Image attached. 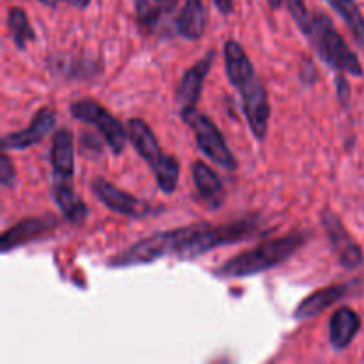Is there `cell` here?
Returning a JSON list of instances; mask_svg holds the SVG:
<instances>
[{
  "mask_svg": "<svg viewBox=\"0 0 364 364\" xmlns=\"http://www.w3.org/2000/svg\"><path fill=\"white\" fill-rule=\"evenodd\" d=\"M57 116L52 109H39L27 128L4 135L2 151H9V149H18L20 151V149L36 146L53 130Z\"/></svg>",
  "mask_w": 364,
  "mask_h": 364,
  "instance_id": "12",
  "label": "cell"
},
{
  "mask_svg": "<svg viewBox=\"0 0 364 364\" xmlns=\"http://www.w3.org/2000/svg\"><path fill=\"white\" fill-rule=\"evenodd\" d=\"M355 288H358V283H343L333 284V287L322 288V290H316L315 294L306 297L304 301L297 306L294 316L297 320L313 318V316L320 315V313L326 311V309L331 308L333 304L340 302L341 299L354 294Z\"/></svg>",
  "mask_w": 364,
  "mask_h": 364,
  "instance_id": "14",
  "label": "cell"
},
{
  "mask_svg": "<svg viewBox=\"0 0 364 364\" xmlns=\"http://www.w3.org/2000/svg\"><path fill=\"white\" fill-rule=\"evenodd\" d=\"M329 6L345 21L359 46H364V16L355 0H327Z\"/></svg>",
  "mask_w": 364,
  "mask_h": 364,
  "instance_id": "20",
  "label": "cell"
},
{
  "mask_svg": "<svg viewBox=\"0 0 364 364\" xmlns=\"http://www.w3.org/2000/svg\"><path fill=\"white\" fill-rule=\"evenodd\" d=\"M57 226H59V219L53 215L23 219L7 231H4L2 240H0V249H2V252H9L13 249L28 244V242H34L38 238L45 237V235H50Z\"/></svg>",
  "mask_w": 364,
  "mask_h": 364,
  "instance_id": "11",
  "label": "cell"
},
{
  "mask_svg": "<svg viewBox=\"0 0 364 364\" xmlns=\"http://www.w3.org/2000/svg\"><path fill=\"white\" fill-rule=\"evenodd\" d=\"M192 180L201 201L210 210H219L226 201V188L213 169H210L205 162H196L192 166Z\"/></svg>",
  "mask_w": 364,
  "mask_h": 364,
  "instance_id": "15",
  "label": "cell"
},
{
  "mask_svg": "<svg viewBox=\"0 0 364 364\" xmlns=\"http://www.w3.org/2000/svg\"><path fill=\"white\" fill-rule=\"evenodd\" d=\"M176 231H162V233L151 235L148 238L135 242L134 245L127 249V251L119 252L114 256L109 262L110 267H134V265H148V263L156 262V259L164 258V256L174 255V237Z\"/></svg>",
  "mask_w": 364,
  "mask_h": 364,
  "instance_id": "8",
  "label": "cell"
},
{
  "mask_svg": "<svg viewBox=\"0 0 364 364\" xmlns=\"http://www.w3.org/2000/svg\"><path fill=\"white\" fill-rule=\"evenodd\" d=\"M288 7V13L295 20L297 27L301 28L302 34L306 36L309 45L316 52V55L333 66L341 73L354 75V77H363V66L359 57L348 43L345 41L343 36L334 27L333 20L322 11H309L306 7L304 0H284Z\"/></svg>",
  "mask_w": 364,
  "mask_h": 364,
  "instance_id": "1",
  "label": "cell"
},
{
  "mask_svg": "<svg viewBox=\"0 0 364 364\" xmlns=\"http://www.w3.org/2000/svg\"><path fill=\"white\" fill-rule=\"evenodd\" d=\"M361 331V316L350 308H340L334 311L329 322V341L336 350H343L355 340Z\"/></svg>",
  "mask_w": 364,
  "mask_h": 364,
  "instance_id": "17",
  "label": "cell"
},
{
  "mask_svg": "<svg viewBox=\"0 0 364 364\" xmlns=\"http://www.w3.org/2000/svg\"><path fill=\"white\" fill-rule=\"evenodd\" d=\"M213 60H215V50H208L206 55L201 60H198L191 70L185 71L181 80L178 82L176 102L181 110L196 109V105L199 102V96H201L206 75L210 73V70L213 66Z\"/></svg>",
  "mask_w": 364,
  "mask_h": 364,
  "instance_id": "13",
  "label": "cell"
},
{
  "mask_svg": "<svg viewBox=\"0 0 364 364\" xmlns=\"http://www.w3.org/2000/svg\"><path fill=\"white\" fill-rule=\"evenodd\" d=\"M66 2L71 4V6L78 7V9H84V7L89 6V2H91V0H66Z\"/></svg>",
  "mask_w": 364,
  "mask_h": 364,
  "instance_id": "27",
  "label": "cell"
},
{
  "mask_svg": "<svg viewBox=\"0 0 364 364\" xmlns=\"http://www.w3.org/2000/svg\"><path fill=\"white\" fill-rule=\"evenodd\" d=\"M53 180H71L75 171V151L73 135L68 128H59L52 139V151H50Z\"/></svg>",
  "mask_w": 364,
  "mask_h": 364,
  "instance_id": "16",
  "label": "cell"
},
{
  "mask_svg": "<svg viewBox=\"0 0 364 364\" xmlns=\"http://www.w3.org/2000/svg\"><path fill=\"white\" fill-rule=\"evenodd\" d=\"M92 192L96 198L103 203L112 212L121 213L130 219H144V217L151 215L153 206L149 203L142 201V199L135 198V196L128 194V192L121 191L116 185L109 183L103 178H95L91 183Z\"/></svg>",
  "mask_w": 364,
  "mask_h": 364,
  "instance_id": "10",
  "label": "cell"
},
{
  "mask_svg": "<svg viewBox=\"0 0 364 364\" xmlns=\"http://www.w3.org/2000/svg\"><path fill=\"white\" fill-rule=\"evenodd\" d=\"M224 60H226V75L231 85L240 92L244 114L247 117L252 135L258 141H263L269 132L270 119V103L265 87L259 82L255 66L238 41L231 39L224 43Z\"/></svg>",
  "mask_w": 364,
  "mask_h": 364,
  "instance_id": "2",
  "label": "cell"
},
{
  "mask_svg": "<svg viewBox=\"0 0 364 364\" xmlns=\"http://www.w3.org/2000/svg\"><path fill=\"white\" fill-rule=\"evenodd\" d=\"M212 2L223 16H228V14L233 13V6H235L233 0H212Z\"/></svg>",
  "mask_w": 364,
  "mask_h": 364,
  "instance_id": "25",
  "label": "cell"
},
{
  "mask_svg": "<svg viewBox=\"0 0 364 364\" xmlns=\"http://www.w3.org/2000/svg\"><path fill=\"white\" fill-rule=\"evenodd\" d=\"M39 2H43V4H45V6L55 7V6H57V2H59V0H39Z\"/></svg>",
  "mask_w": 364,
  "mask_h": 364,
  "instance_id": "29",
  "label": "cell"
},
{
  "mask_svg": "<svg viewBox=\"0 0 364 364\" xmlns=\"http://www.w3.org/2000/svg\"><path fill=\"white\" fill-rule=\"evenodd\" d=\"M309 238H311L309 231H295L288 237L262 242L255 249L240 252L223 263L215 270V276L220 279H233V277H249L276 269L281 263L288 262L299 249L304 247Z\"/></svg>",
  "mask_w": 364,
  "mask_h": 364,
  "instance_id": "3",
  "label": "cell"
},
{
  "mask_svg": "<svg viewBox=\"0 0 364 364\" xmlns=\"http://www.w3.org/2000/svg\"><path fill=\"white\" fill-rule=\"evenodd\" d=\"M127 130L128 141L151 167L160 191L164 194H173L178 187V180H180V162L176 160V156L166 155L162 151L155 134L146 121L134 117L128 121Z\"/></svg>",
  "mask_w": 364,
  "mask_h": 364,
  "instance_id": "5",
  "label": "cell"
},
{
  "mask_svg": "<svg viewBox=\"0 0 364 364\" xmlns=\"http://www.w3.org/2000/svg\"><path fill=\"white\" fill-rule=\"evenodd\" d=\"M135 2V14H137L139 25L146 31H153L162 20L164 7L160 0H134Z\"/></svg>",
  "mask_w": 364,
  "mask_h": 364,
  "instance_id": "22",
  "label": "cell"
},
{
  "mask_svg": "<svg viewBox=\"0 0 364 364\" xmlns=\"http://www.w3.org/2000/svg\"><path fill=\"white\" fill-rule=\"evenodd\" d=\"M70 181L71 180H53L52 198L68 223L82 224L87 219L89 210L85 203L78 198L77 192L73 191Z\"/></svg>",
  "mask_w": 364,
  "mask_h": 364,
  "instance_id": "18",
  "label": "cell"
},
{
  "mask_svg": "<svg viewBox=\"0 0 364 364\" xmlns=\"http://www.w3.org/2000/svg\"><path fill=\"white\" fill-rule=\"evenodd\" d=\"M336 87H338V98H340V102L347 103L348 98H350V84H348L347 78L341 75V71L336 77Z\"/></svg>",
  "mask_w": 364,
  "mask_h": 364,
  "instance_id": "24",
  "label": "cell"
},
{
  "mask_svg": "<svg viewBox=\"0 0 364 364\" xmlns=\"http://www.w3.org/2000/svg\"><path fill=\"white\" fill-rule=\"evenodd\" d=\"M322 226L323 230H326L327 237H329L331 247H333L340 265L345 267L347 270L358 269L364 259L363 249L361 245L352 238V235L348 233L343 220H341L333 210L326 208L322 212Z\"/></svg>",
  "mask_w": 364,
  "mask_h": 364,
  "instance_id": "9",
  "label": "cell"
},
{
  "mask_svg": "<svg viewBox=\"0 0 364 364\" xmlns=\"http://www.w3.org/2000/svg\"><path fill=\"white\" fill-rule=\"evenodd\" d=\"M70 114L75 119L95 127L114 155H119L123 151L128 141V130L119 123L117 117H114L96 100L82 98L78 102L71 103Z\"/></svg>",
  "mask_w": 364,
  "mask_h": 364,
  "instance_id": "7",
  "label": "cell"
},
{
  "mask_svg": "<svg viewBox=\"0 0 364 364\" xmlns=\"http://www.w3.org/2000/svg\"><path fill=\"white\" fill-rule=\"evenodd\" d=\"M7 28H9L14 45L20 50H25L27 43H32L36 39V32L32 28L31 21H28V16L20 7L9 9V14H7Z\"/></svg>",
  "mask_w": 364,
  "mask_h": 364,
  "instance_id": "21",
  "label": "cell"
},
{
  "mask_svg": "<svg viewBox=\"0 0 364 364\" xmlns=\"http://www.w3.org/2000/svg\"><path fill=\"white\" fill-rule=\"evenodd\" d=\"M14 176H16L14 166L11 164L7 151H2V156H0V183L2 187H11L14 183Z\"/></svg>",
  "mask_w": 364,
  "mask_h": 364,
  "instance_id": "23",
  "label": "cell"
},
{
  "mask_svg": "<svg viewBox=\"0 0 364 364\" xmlns=\"http://www.w3.org/2000/svg\"><path fill=\"white\" fill-rule=\"evenodd\" d=\"M267 2H269L270 7H274V9H279V7L283 6V0H267Z\"/></svg>",
  "mask_w": 364,
  "mask_h": 364,
  "instance_id": "28",
  "label": "cell"
},
{
  "mask_svg": "<svg viewBox=\"0 0 364 364\" xmlns=\"http://www.w3.org/2000/svg\"><path fill=\"white\" fill-rule=\"evenodd\" d=\"M259 230V219L256 215L235 220L230 224L212 226L208 223L192 224L176 230V251L174 256L181 259H194L205 252L223 245L249 240Z\"/></svg>",
  "mask_w": 364,
  "mask_h": 364,
  "instance_id": "4",
  "label": "cell"
},
{
  "mask_svg": "<svg viewBox=\"0 0 364 364\" xmlns=\"http://www.w3.org/2000/svg\"><path fill=\"white\" fill-rule=\"evenodd\" d=\"M206 25V11L203 0H185L180 14L174 20V27L185 39L196 41L203 36Z\"/></svg>",
  "mask_w": 364,
  "mask_h": 364,
  "instance_id": "19",
  "label": "cell"
},
{
  "mask_svg": "<svg viewBox=\"0 0 364 364\" xmlns=\"http://www.w3.org/2000/svg\"><path fill=\"white\" fill-rule=\"evenodd\" d=\"M160 2H162L164 13L169 14V13H173L174 9H176V6L180 4V0H160Z\"/></svg>",
  "mask_w": 364,
  "mask_h": 364,
  "instance_id": "26",
  "label": "cell"
},
{
  "mask_svg": "<svg viewBox=\"0 0 364 364\" xmlns=\"http://www.w3.org/2000/svg\"><path fill=\"white\" fill-rule=\"evenodd\" d=\"M181 117L185 123L191 127V130L196 135V144L198 148L208 156L212 162L220 166L223 169L228 171H237L238 160L231 153L230 146L224 141L223 134L219 128L212 123V119L205 116V114L198 112L196 109L181 110Z\"/></svg>",
  "mask_w": 364,
  "mask_h": 364,
  "instance_id": "6",
  "label": "cell"
}]
</instances>
